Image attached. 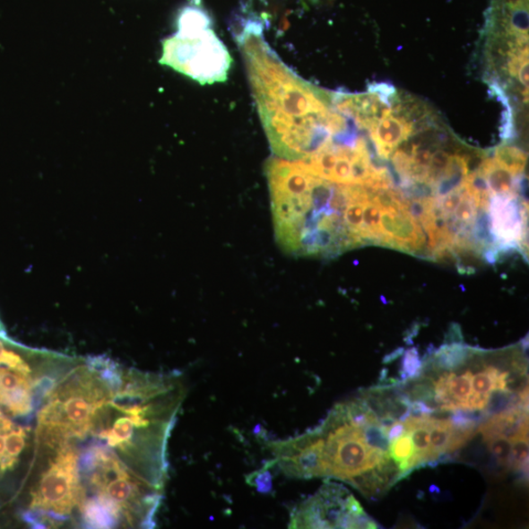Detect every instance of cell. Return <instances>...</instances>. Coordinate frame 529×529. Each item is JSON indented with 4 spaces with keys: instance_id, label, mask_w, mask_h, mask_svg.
<instances>
[{
    "instance_id": "1",
    "label": "cell",
    "mask_w": 529,
    "mask_h": 529,
    "mask_svg": "<svg viewBox=\"0 0 529 529\" xmlns=\"http://www.w3.org/2000/svg\"><path fill=\"white\" fill-rule=\"evenodd\" d=\"M235 38L245 58L250 86L273 152L299 161L346 128V118L326 92L296 75L264 39L256 17L235 15Z\"/></svg>"
},
{
    "instance_id": "2",
    "label": "cell",
    "mask_w": 529,
    "mask_h": 529,
    "mask_svg": "<svg viewBox=\"0 0 529 529\" xmlns=\"http://www.w3.org/2000/svg\"><path fill=\"white\" fill-rule=\"evenodd\" d=\"M212 24L199 4L184 7L178 17V33L163 42L162 65L203 84L225 82L232 61Z\"/></svg>"
},
{
    "instance_id": "3",
    "label": "cell",
    "mask_w": 529,
    "mask_h": 529,
    "mask_svg": "<svg viewBox=\"0 0 529 529\" xmlns=\"http://www.w3.org/2000/svg\"><path fill=\"white\" fill-rule=\"evenodd\" d=\"M351 493L342 485L325 483L319 492L295 507L290 528H377L366 515L356 516L349 510Z\"/></svg>"
},
{
    "instance_id": "4",
    "label": "cell",
    "mask_w": 529,
    "mask_h": 529,
    "mask_svg": "<svg viewBox=\"0 0 529 529\" xmlns=\"http://www.w3.org/2000/svg\"><path fill=\"white\" fill-rule=\"evenodd\" d=\"M489 212L491 231L499 245L496 249H518L525 236V209L520 204V196H491Z\"/></svg>"
},
{
    "instance_id": "5",
    "label": "cell",
    "mask_w": 529,
    "mask_h": 529,
    "mask_svg": "<svg viewBox=\"0 0 529 529\" xmlns=\"http://www.w3.org/2000/svg\"><path fill=\"white\" fill-rule=\"evenodd\" d=\"M380 228L383 245L395 249L416 254L427 241L419 221L410 215L406 208L399 211L382 210Z\"/></svg>"
},
{
    "instance_id": "6",
    "label": "cell",
    "mask_w": 529,
    "mask_h": 529,
    "mask_svg": "<svg viewBox=\"0 0 529 529\" xmlns=\"http://www.w3.org/2000/svg\"><path fill=\"white\" fill-rule=\"evenodd\" d=\"M380 158L389 159L398 145L414 134L412 126L397 117L391 109L375 122L369 129Z\"/></svg>"
},
{
    "instance_id": "7",
    "label": "cell",
    "mask_w": 529,
    "mask_h": 529,
    "mask_svg": "<svg viewBox=\"0 0 529 529\" xmlns=\"http://www.w3.org/2000/svg\"><path fill=\"white\" fill-rule=\"evenodd\" d=\"M479 171L488 182L491 196L516 195V177L492 158H485Z\"/></svg>"
},
{
    "instance_id": "8",
    "label": "cell",
    "mask_w": 529,
    "mask_h": 529,
    "mask_svg": "<svg viewBox=\"0 0 529 529\" xmlns=\"http://www.w3.org/2000/svg\"><path fill=\"white\" fill-rule=\"evenodd\" d=\"M476 351L462 343L444 344L431 359L433 369H456L468 363Z\"/></svg>"
},
{
    "instance_id": "9",
    "label": "cell",
    "mask_w": 529,
    "mask_h": 529,
    "mask_svg": "<svg viewBox=\"0 0 529 529\" xmlns=\"http://www.w3.org/2000/svg\"><path fill=\"white\" fill-rule=\"evenodd\" d=\"M473 373L467 370L464 375H447V391L456 410H468V402L473 393Z\"/></svg>"
},
{
    "instance_id": "10",
    "label": "cell",
    "mask_w": 529,
    "mask_h": 529,
    "mask_svg": "<svg viewBox=\"0 0 529 529\" xmlns=\"http://www.w3.org/2000/svg\"><path fill=\"white\" fill-rule=\"evenodd\" d=\"M390 457L393 458L398 464V468L402 474V478L412 472L410 467V459L414 456L415 447L410 437V433L406 430L403 436L390 441L388 449Z\"/></svg>"
},
{
    "instance_id": "11",
    "label": "cell",
    "mask_w": 529,
    "mask_h": 529,
    "mask_svg": "<svg viewBox=\"0 0 529 529\" xmlns=\"http://www.w3.org/2000/svg\"><path fill=\"white\" fill-rule=\"evenodd\" d=\"M453 423L450 419H437L433 421L430 429V448L433 459H438L443 454H447V449L452 435Z\"/></svg>"
},
{
    "instance_id": "12",
    "label": "cell",
    "mask_w": 529,
    "mask_h": 529,
    "mask_svg": "<svg viewBox=\"0 0 529 529\" xmlns=\"http://www.w3.org/2000/svg\"><path fill=\"white\" fill-rule=\"evenodd\" d=\"M495 160L517 177L525 173L527 157L520 148L503 144L496 148Z\"/></svg>"
},
{
    "instance_id": "13",
    "label": "cell",
    "mask_w": 529,
    "mask_h": 529,
    "mask_svg": "<svg viewBox=\"0 0 529 529\" xmlns=\"http://www.w3.org/2000/svg\"><path fill=\"white\" fill-rule=\"evenodd\" d=\"M500 375L499 369L494 366L486 367L483 372L473 376V393L480 395L490 396L495 389L497 378Z\"/></svg>"
},
{
    "instance_id": "14",
    "label": "cell",
    "mask_w": 529,
    "mask_h": 529,
    "mask_svg": "<svg viewBox=\"0 0 529 529\" xmlns=\"http://www.w3.org/2000/svg\"><path fill=\"white\" fill-rule=\"evenodd\" d=\"M488 444V449L492 454L495 463L500 468L509 471L511 457V441L509 438L494 437L484 440Z\"/></svg>"
},
{
    "instance_id": "15",
    "label": "cell",
    "mask_w": 529,
    "mask_h": 529,
    "mask_svg": "<svg viewBox=\"0 0 529 529\" xmlns=\"http://www.w3.org/2000/svg\"><path fill=\"white\" fill-rule=\"evenodd\" d=\"M451 155L444 151H437L432 153L426 182L435 186L446 175L450 162Z\"/></svg>"
},
{
    "instance_id": "16",
    "label": "cell",
    "mask_w": 529,
    "mask_h": 529,
    "mask_svg": "<svg viewBox=\"0 0 529 529\" xmlns=\"http://www.w3.org/2000/svg\"><path fill=\"white\" fill-rule=\"evenodd\" d=\"M403 360H402L401 378L402 382L405 383L408 380L415 379L422 374L423 362L420 358L417 348L408 349L403 353Z\"/></svg>"
},
{
    "instance_id": "17",
    "label": "cell",
    "mask_w": 529,
    "mask_h": 529,
    "mask_svg": "<svg viewBox=\"0 0 529 529\" xmlns=\"http://www.w3.org/2000/svg\"><path fill=\"white\" fill-rule=\"evenodd\" d=\"M364 433V438L368 447L388 452L390 440L387 436V429L379 425V421L369 423L361 428Z\"/></svg>"
},
{
    "instance_id": "18",
    "label": "cell",
    "mask_w": 529,
    "mask_h": 529,
    "mask_svg": "<svg viewBox=\"0 0 529 529\" xmlns=\"http://www.w3.org/2000/svg\"><path fill=\"white\" fill-rule=\"evenodd\" d=\"M476 214H478V208H476L473 197L465 189L459 206L454 212V219L464 227H473Z\"/></svg>"
},
{
    "instance_id": "19",
    "label": "cell",
    "mask_w": 529,
    "mask_h": 529,
    "mask_svg": "<svg viewBox=\"0 0 529 529\" xmlns=\"http://www.w3.org/2000/svg\"><path fill=\"white\" fill-rule=\"evenodd\" d=\"M273 462L264 465V468L251 473L247 478V482L254 486L260 493H270L273 490V476L270 468Z\"/></svg>"
},
{
    "instance_id": "20",
    "label": "cell",
    "mask_w": 529,
    "mask_h": 529,
    "mask_svg": "<svg viewBox=\"0 0 529 529\" xmlns=\"http://www.w3.org/2000/svg\"><path fill=\"white\" fill-rule=\"evenodd\" d=\"M465 188L464 185L453 190L446 196L438 198V208L444 216H453L455 210L459 206L464 195Z\"/></svg>"
},
{
    "instance_id": "21",
    "label": "cell",
    "mask_w": 529,
    "mask_h": 529,
    "mask_svg": "<svg viewBox=\"0 0 529 529\" xmlns=\"http://www.w3.org/2000/svg\"><path fill=\"white\" fill-rule=\"evenodd\" d=\"M463 334L461 326L458 324H452L449 327L448 334H447L446 344L462 343Z\"/></svg>"
},
{
    "instance_id": "22",
    "label": "cell",
    "mask_w": 529,
    "mask_h": 529,
    "mask_svg": "<svg viewBox=\"0 0 529 529\" xmlns=\"http://www.w3.org/2000/svg\"><path fill=\"white\" fill-rule=\"evenodd\" d=\"M406 431L403 421H397L393 427L388 430L387 436L390 441L403 436Z\"/></svg>"
},
{
    "instance_id": "23",
    "label": "cell",
    "mask_w": 529,
    "mask_h": 529,
    "mask_svg": "<svg viewBox=\"0 0 529 529\" xmlns=\"http://www.w3.org/2000/svg\"><path fill=\"white\" fill-rule=\"evenodd\" d=\"M516 78L521 82L525 89L528 90V58L523 61Z\"/></svg>"
},
{
    "instance_id": "24",
    "label": "cell",
    "mask_w": 529,
    "mask_h": 529,
    "mask_svg": "<svg viewBox=\"0 0 529 529\" xmlns=\"http://www.w3.org/2000/svg\"><path fill=\"white\" fill-rule=\"evenodd\" d=\"M403 352H404L403 348L397 349V351H395L393 354H390L385 358L384 363L388 364L390 362L395 361V360L399 358L402 354H403Z\"/></svg>"
},
{
    "instance_id": "25",
    "label": "cell",
    "mask_w": 529,
    "mask_h": 529,
    "mask_svg": "<svg viewBox=\"0 0 529 529\" xmlns=\"http://www.w3.org/2000/svg\"><path fill=\"white\" fill-rule=\"evenodd\" d=\"M0 336L8 337L2 321H0Z\"/></svg>"
}]
</instances>
